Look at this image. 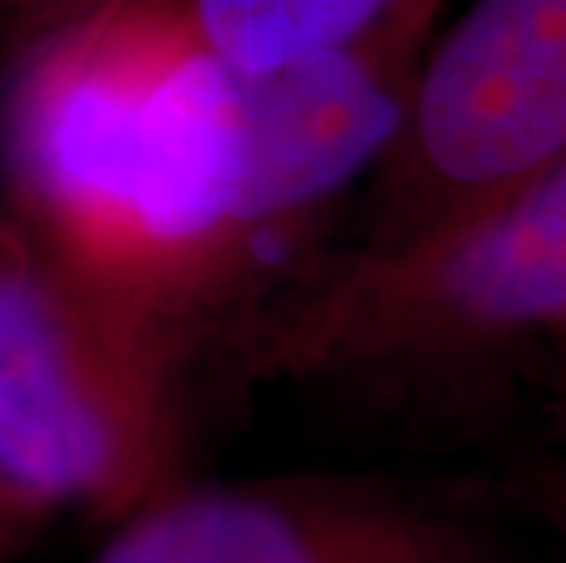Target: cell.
Segmentation results:
<instances>
[{
  "instance_id": "5",
  "label": "cell",
  "mask_w": 566,
  "mask_h": 563,
  "mask_svg": "<svg viewBox=\"0 0 566 563\" xmlns=\"http://www.w3.org/2000/svg\"><path fill=\"white\" fill-rule=\"evenodd\" d=\"M84 563H501L453 512L352 476L187 483L114 523Z\"/></svg>"
},
{
  "instance_id": "4",
  "label": "cell",
  "mask_w": 566,
  "mask_h": 563,
  "mask_svg": "<svg viewBox=\"0 0 566 563\" xmlns=\"http://www.w3.org/2000/svg\"><path fill=\"white\" fill-rule=\"evenodd\" d=\"M566 154V0H472L424 48L395 139L369 173L366 238L442 227Z\"/></svg>"
},
{
  "instance_id": "10",
  "label": "cell",
  "mask_w": 566,
  "mask_h": 563,
  "mask_svg": "<svg viewBox=\"0 0 566 563\" xmlns=\"http://www.w3.org/2000/svg\"><path fill=\"white\" fill-rule=\"evenodd\" d=\"M27 534H30L27 526H22L15 517H11V512L4 509V501H0V553H4L8 545L22 542V538H27Z\"/></svg>"
},
{
  "instance_id": "11",
  "label": "cell",
  "mask_w": 566,
  "mask_h": 563,
  "mask_svg": "<svg viewBox=\"0 0 566 563\" xmlns=\"http://www.w3.org/2000/svg\"><path fill=\"white\" fill-rule=\"evenodd\" d=\"M545 385H552V410H556V421H559V428L566 432V377L545 380Z\"/></svg>"
},
{
  "instance_id": "3",
  "label": "cell",
  "mask_w": 566,
  "mask_h": 563,
  "mask_svg": "<svg viewBox=\"0 0 566 563\" xmlns=\"http://www.w3.org/2000/svg\"><path fill=\"white\" fill-rule=\"evenodd\" d=\"M184 461L179 363L0 220V501L125 520Z\"/></svg>"
},
{
  "instance_id": "2",
  "label": "cell",
  "mask_w": 566,
  "mask_h": 563,
  "mask_svg": "<svg viewBox=\"0 0 566 563\" xmlns=\"http://www.w3.org/2000/svg\"><path fill=\"white\" fill-rule=\"evenodd\" d=\"M566 333V154L509 195L296 274L245 330V380L472 377Z\"/></svg>"
},
{
  "instance_id": "6",
  "label": "cell",
  "mask_w": 566,
  "mask_h": 563,
  "mask_svg": "<svg viewBox=\"0 0 566 563\" xmlns=\"http://www.w3.org/2000/svg\"><path fill=\"white\" fill-rule=\"evenodd\" d=\"M205 52L238 70H282L373 38L413 0H187Z\"/></svg>"
},
{
  "instance_id": "1",
  "label": "cell",
  "mask_w": 566,
  "mask_h": 563,
  "mask_svg": "<svg viewBox=\"0 0 566 563\" xmlns=\"http://www.w3.org/2000/svg\"><path fill=\"white\" fill-rule=\"evenodd\" d=\"M0 165L44 260L176 363L223 322L212 55L187 0H111L11 55Z\"/></svg>"
},
{
  "instance_id": "8",
  "label": "cell",
  "mask_w": 566,
  "mask_h": 563,
  "mask_svg": "<svg viewBox=\"0 0 566 563\" xmlns=\"http://www.w3.org/2000/svg\"><path fill=\"white\" fill-rule=\"evenodd\" d=\"M515 487H520L523 505L545 526H552V534L566 545V465H526Z\"/></svg>"
},
{
  "instance_id": "9",
  "label": "cell",
  "mask_w": 566,
  "mask_h": 563,
  "mask_svg": "<svg viewBox=\"0 0 566 563\" xmlns=\"http://www.w3.org/2000/svg\"><path fill=\"white\" fill-rule=\"evenodd\" d=\"M526 369L534 366L545 380H559L566 377V333H559V337H552L548 344H541L534 355L523 363Z\"/></svg>"
},
{
  "instance_id": "7",
  "label": "cell",
  "mask_w": 566,
  "mask_h": 563,
  "mask_svg": "<svg viewBox=\"0 0 566 563\" xmlns=\"http://www.w3.org/2000/svg\"><path fill=\"white\" fill-rule=\"evenodd\" d=\"M111 0H0V55H19L52 33L95 15Z\"/></svg>"
}]
</instances>
